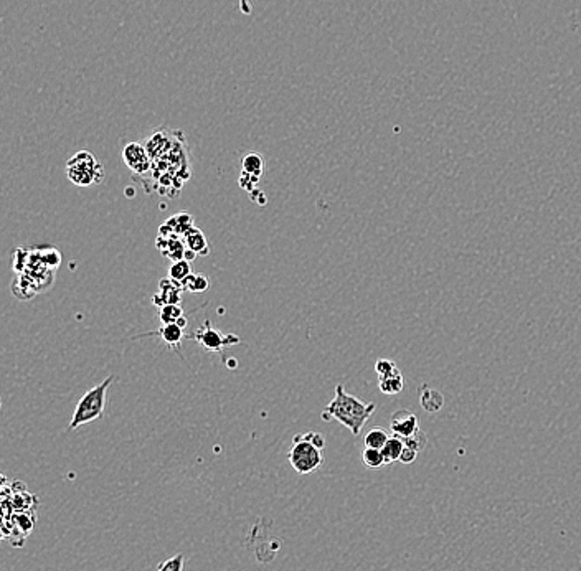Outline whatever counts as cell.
<instances>
[{"mask_svg":"<svg viewBox=\"0 0 581 571\" xmlns=\"http://www.w3.org/2000/svg\"><path fill=\"white\" fill-rule=\"evenodd\" d=\"M390 439V434L385 428H372L370 431L365 434V447H373V449H382L387 441Z\"/></svg>","mask_w":581,"mask_h":571,"instance_id":"cell-17","label":"cell"},{"mask_svg":"<svg viewBox=\"0 0 581 571\" xmlns=\"http://www.w3.org/2000/svg\"><path fill=\"white\" fill-rule=\"evenodd\" d=\"M418 454H419V452L414 451V449L405 446L402 456H400V462H402V464H413V462L417 461Z\"/></svg>","mask_w":581,"mask_h":571,"instance_id":"cell-25","label":"cell"},{"mask_svg":"<svg viewBox=\"0 0 581 571\" xmlns=\"http://www.w3.org/2000/svg\"><path fill=\"white\" fill-rule=\"evenodd\" d=\"M193 340H197L203 349L210 350V352H217L220 354L224 347L228 345H235L240 344V339L233 334H223L222 330L215 329V327L210 324L208 320H205V324L200 327V329L192 334Z\"/></svg>","mask_w":581,"mask_h":571,"instance_id":"cell-5","label":"cell"},{"mask_svg":"<svg viewBox=\"0 0 581 571\" xmlns=\"http://www.w3.org/2000/svg\"><path fill=\"white\" fill-rule=\"evenodd\" d=\"M185 289L179 282H175L170 280V277H165V280H160L159 282V292L154 296V304L162 307L169 304H179L182 301V294Z\"/></svg>","mask_w":581,"mask_h":571,"instance_id":"cell-8","label":"cell"},{"mask_svg":"<svg viewBox=\"0 0 581 571\" xmlns=\"http://www.w3.org/2000/svg\"><path fill=\"white\" fill-rule=\"evenodd\" d=\"M419 404L424 411L438 413L444 407V397L441 392L431 387H421L419 390Z\"/></svg>","mask_w":581,"mask_h":571,"instance_id":"cell-12","label":"cell"},{"mask_svg":"<svg viewBox=\"0 0 581 571\" xmlns=\"http://www.w3.org/2000/svg\"><path fill=\"white\" fill-rule=\"evenodd\" d=\"M123 160L131 172L143 175L152 167V159L143 143H129L123 149Z\"/></svg>","mask_w":581,"mask_h":571,"instance_id":"cell-6","label":"cell"},{"mask_svg":"<svg viewBox=\"0 0 581 571\" xmlns=\"http://www.w3.org/2000/svg\"><path fill=\"white\" fill-rule=\"evenodd\" d=\"M325 447V438L321 433L307 431V433H297L292 438V444L289 452H287V459L292 469L297 474L306 476L319 469L324 464V454L322 449Z\"/></svg>","mask_w":581,"mask_h":571,"instance_id":"cell-2","label":"cell"},{"mask_svg":"<svg viewBox=\"0 0 581 571\" xmlns=\"http://www.w3.org/2000/svg\"><path fill=\"white\" fill-rule=\"evenodd\" d=\"M405 449V443L403 439L400 436H390V439L387 441V444L382 447V452L385 456V461H387V464H392V462H397L400 461V456H402Z\"/></svg>","mask_w":581,"mask_h":571,"instance_id":"cell-15","label":"cell"},{"mask_svg":"<svg viewBox=\"0 0 581 571\" xmlns=\"http://www.w3.org/2000/svg\"><path fill=\"white\" fill-rule=\"evenodd\" d=\"M375 408L377 407L373 403H365L354 395L347 393L344 385L339 383L335 387L334 399L322 411V419L324 421L335 419V421L344 424L354 436H357L362 431L365 423L375 413Z\"/></svg>","mask_w":581,"mask_h":571,"instance_id":"cell-1","label":"cell"},{"mask_svg":"<svg viewBox=\"0 0 581 571\" xmlns=\"http://www.w3.org/2000/svg\"><path fill=\"white\" fill-rule=\"evenodd\" d=\"M375 372L380 378H385V377H390V375H395L400 372L398 365L393 362V360L390 359H380L377 360V363H375Z\"/></svg>","mask_w":581,"mask_h":571,"instance_id":"cell-22","label":"cell"},{"mask_svg":"<svg viewBox=\"0 0 581 571\" xmlns=\"http://www.w3.org/2000/svg\"><path fill=\"white\" fill-rule=\"evenodd\" d=\"M164 224H165V227H169L170 232H172L174 235L179 236V238H184L195 227L192 215L185 213V212L175 213L174 217H170Z\"/></svg>","mask_w":581,"mask_h":571,"instance_id":"cell-13","label":"cell"},{"mask_svg":"<svg viewBox=\"0 0 581 571\" xmlns=\"http://www.w3.org/2000/svg\"><path fill=\"white\" fill-rule=\"evenodd\" d=\"M148 335L160 337V340H162L164 344H167L170 349L175 350V352H180V344H182L185 337V329H182L179 324H165L160 327L159 330L149 332Z\"/></svg>","mask_w":581,"mask_h":571,"instance_id":"cell-10","label":"cell"},{"mask_svg":"<svg viewBox=\"0 0 581 571\" xmlns=\"http://www.w3.org/2000/svg\"><path fill=\"white\" fill-rule=\"evenodd\" d=\"M184 315H185V312L179 304L162 306V307H159V312H157V317H159L160 324H162V325H165V324H177L180 317H184Z\"/></svg>","mask_w":581,"mask_h":571,"instance_id":"cell-18","label":"cell"},{"mask_svg":"<svg viewBox=\"0 0 581 571\" xmlns=\"http://www.w3.org/2000/svg\"><path fill=\"white\" fill-rule=\"evenodd\" d=\"M403 443H405V446L414 449V451H417V452H421L423 449L426 447L428 438H426V434H424V433L421 431V428H419L417 433L412 434V436L405 438Z\"/></svg>","mask_w":581,"mask_h":571,"instance_id":"cell-23","label":"cell"},{"mask_svg":"<svg viewBox=\"0 0 581 571\" xmlns=\"http://www.w3.org/2000/svg\"><path fill=\"white\" fill-rule=\"evenodd\" d=\"M236 365H238V363H236V360H235V359H232V360H229V365H228V367H229V368H235Z\"/></svg>","mask_w":581,"mask_h":571,"instance_id":"cell-27","label":"cell"},{"mask_svg":"<svg viewBox=\"0 0 581 571\" xmlns=\"http://www.w3.org/2000/svg\"><path fill=\"white\" fill-rule=\"evenodd\" d=\"M419 429V421L418 416L409 409H398L392 414V419H390V431H392L395 436H400L402 439L412 436Z\"/></svg>","mask_w":581,"mask_h":571,"instance_id":"cell-7","label":"cell"},{"mask_svg":"<svg viewBox=\"0 0 581 571\" xmlns=\"http://www.w3.org/2000/svg\"><path fill=\"white\" fill-rule=\"evenodd\" d=\"M66 175L78 187H90L104 180V169L88 150H80L66 162Z\"/></svg>","mask_w":581,"mask_h":571,"instance_id":"cell-4","label":"cell"},{"mask_svg":"<svg viewBox=\"0 0 581 571\" xmlns=\"http://www.w3.org/2000/svg\"><path fill=\"white\" fill-rule=\"evenodd\" d=\"M362 461L369 469H380V467H383L385 464H387L382 449H373V447L364 449Z\"/></svg>","mask_w":581,"mask_h":571,"instance_id":"cell-19","label":"cell"},{"mask_svg":"<svg viewBox=\"0 0 581 571\" xmlns=\"http://www.w3.org/2000/svg\"><path fill=\"white\" fill-rule=\"evenodd\" d=\"M180 286H182L187 292H195V294H197V292L207 291L210 282L203 275H193V272H192V275H190L187 280L180 282Z\"/></svg>","mask_w":581,"mask_h":571,"instance_id":"cell-21","label":"cell"},{"mask_svg":"<svg viewBox=\"0 0 581 571\" xmlns=\"http://www.w3.org/2000/svg\"><path fill=\"white\" fill-rule=\"evenodd\" d=\"M177 324H179L180 327H182V329H185V327H187V317H185V315H184V317H180Z\"/></svg>","mask_w":581,"mask_h":571,"instance_id":"cell-26","label":"cell"},{"mask_svg":"<svg viewBox=\"0 0 581 571\" xmlns=\"http://www.w3.org/2000/svg\"><path fill=\"white\" fill-rule=\"evenodd\" d=\"M182 240L185 243V246H187V250L193 251L197 256H208L210 255L208 240H207V236L203 235V232L200 230V228L193 227L192 230H190L187 235L182 238Z\"/></svg>","mask_w":581,"mask_h":571,"instance_id":"cell-11","label":"cell"},{"mask_svg":"<svg viewBox=\"0 0 581 571\" xmlns=\"http://www.w3.org/2000/svg\"><path fill=\"white\" fill-rule=\"evenodd\" d=\"M155 245H157V250H160V253H162V256H165L167 260H170L172 263L185 260L187 246H185L182 238L157 236V241H155Z\"/></svg>","mask_w":581,"mask_h":571,"instance_id":"cell-9","label":"cell"},{"mask_svg":"<svg viewBox=\"0 0 581 571\" xmlns=\"http://www.w3.org/2000/svg\"><path fill=\"white\" fill-rule=\"evenodd\" d=\"M185 568V556L184 553L174 555L172 558L165 560L164 563H160L157 571H184Z\"/></svg>","mask_w":581,"mask_h":571,"instance_id":"cell-24","label":"cell"},{"mask_svg":"<svg viewBox=\"0 0 581 571\" xmlns=\"http://www.w3.org/2000/svg\"><path fill=\"white\" fill-rule=\"evenodd\" d=\"M112 380H114V377L109 375V377H107L106 380H102L100 385H96V387L88 390V392L83 395L81 399L76 404L75 413H73L70 426H68L70 431H75V429L83 426V424L96 421V419H100L102 414H104L106 395H107V390H109L111 387Z\"/></svg>","mask_w":581,"mask_h":571,"instance_id":"cell-3","label":"cell"},{"mask_svg":"<svg viewBox=\"0 0 581 571\" xmlns=\"http://www.w3.org/2000/svg\"><path fill=\"white\" fill-rule=\"evenodd\" d=\"M403 387H405V380H403L402 372L390 375V377L380 378V382H378L380 392L385 395H398L403 390Z\"/></svg>","mask_w":581,"mask_h":571,"instance_id":"cell-16","label":"cell"},{"mask_svg":"<svg viewBox=\"0 0 581 571\" xmlns=\"http://www.w3.org/2000/svg\"><path fill=\"white\" fill-rule=\"evenodd\" d=\"M243 172L251 175L260 180L265 174V159L261 157V154L258 152H248L245 157H243Z\"/></svg>","mask_w":581,"mask_h":571,"instance_id":"cell-14","label":"cell"},{"mask_svg":"<svg viewBox=\"0 0 581 571\" xmlns=\"http://www.w3.org/2000/svg\"><path fill=\"white\" fill-rule=\"evenodd\" d=\"M192 275V266H190V261L187 260H180V261H174L172 265L169 268V277L175 282H182L187 280V277Z\"/></svg>","mask_w":581,"mask_h":571,"instance_id":"cell-20","label":"cell"}]
</instances>
